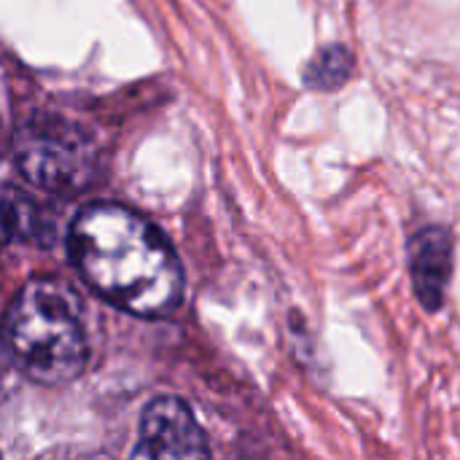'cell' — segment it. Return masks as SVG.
<instances>
[{
	"label": "cell",
	"mask_w": 460,
	"mask_h": 460,
	"mask_svg": "<svg viewBox=\"0 0 460 460\" xmlns=\"http://www.w3.org/2000/svg\"><path fill=\"white\" fill-rule=\"evenodd\" d=\"M70 251L84 280L140 318L172 315L183 296L178 256L162 232L121 205H92L73 221Z\"/></svg>",
	"instance_id": "1"
},
{
	"label": "cell",
	"mask_w": 460,
	"mask_h": 460,
	"mask_svg": "<svg viewBox=\"0 0 460 460\" xmlns=\"http://www.w3.org/2000/svg\"><path fill=\"white\" fill-rule=\"evenodd\" d=\"M3 337L16 364L38 383L62 385L86 367L78 299L59 280H30L8 305Z\"/></svg>",
	"instance_id": "2"
},
{
	"label": "cell",
	"mask_w": 460,
	"mask_h": 460,
	"mask_svg": "<svg viewBox=\"0 0 460 460\" xmlns=\"http://www.w3.org/2000/svg\"><path fill=\"white\" fill-rule=\"evenodd\" d=\"M13 148L24 178L54 194H75L97 172L92 137L81 127L54 116H35L22 124Z\"/></svg>",
	"instance_id": "3"
},
{
	"label": "cell",
	"mask_w": 460,
	"mask_h": 460,
	"mask_svg": "<svg viewBox=\"0 0 460 460\" xmlns=\"http://www.w3.org/2000/svg\"><path fill=\"white\" fill-rule=\"evenodd\" d=\"M135 458H208V442L189 407L172 396L151 402L140 420Z\"/></svg>",
	"instance_id": "4"
},
{
	"label": "cell",
	"mask_w": 460,
	"mask_h": 460,
	"mask_svg": "<svg viewBox=\"0 0 460 460\" xmlns=\"http://www.w3.org/2000/svg\"><path fill=\"white\" fill-rule=\"evenodd\" d=\"M453 232L447 226H423L410 240V272L418 302L437 313L445 305L447 283L453 275Z\"/></svg>",
	"instance_id": "5"
},
{
	"label": "cell",
	"mask_w": 460,
	"mask_h": 460,
	"mask_svg": "<svg viewBox=\"0 0 460 460\" xmlns=\"http://www.w3.org/2000/svg\"><path fill=\"white\" fill-rule=\"evenodd\" d=\"M49 218L35 197L16 186L0 189V240L3 243H43L49 237Z\"/></svg>",
	"instance_id": "6"
},
{
	"label": "cell",
	"mask_w": 460,
	"mask_h": 460,
	"mask_svg": "<svg viewBox=\"0 0 460 460\" xmlns=\"http://www.w3.org/2000/svg\"><path fill=\"white\" fill-rule=\"evenodd\" d=\"M356 73V57L348 46L332 43L323 46L305 67V84L315 92H337L342 89Z\"/></svg>",
	"instance_id": "7"
}]
</instances>
